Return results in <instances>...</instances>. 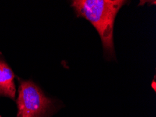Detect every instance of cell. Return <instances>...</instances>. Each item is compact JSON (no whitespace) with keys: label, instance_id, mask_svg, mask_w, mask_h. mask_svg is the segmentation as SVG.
Returning <instances> with one entry per match:
<instances>
[{"label":"cell","instance_id":"cell-4","mask_svg":"<svg viewBox=\"0 0 156 117\" xmlns=\"http://www.w3.org/2000/svg\"><path fill=\"white\" fill-rule=\"evenodd\" d=\"M0 117H2V116H0Z\"/></svg>","mask_w":156,"mask_h":117},{"label":"cell","instance_id":"cell-3","mask_svg":"<svg viewBox=\"0 0 156 117\" xmlns=\"http://www.w3.org/2000/svg\"><path fill=\"white\" fill-rule=\"evenodd\" d=\"M13 70L6 63L4 57L0 53V95L15 100L16 86L14 83Z\"/></svg>","mask_w":156,"mask_h":117},{"label":"cell","instance_id":"cell-1","mask_svg":"<svg viewBox=\"0 0 156 117\" xmlns=\"http://www.w3.org/2000/svg\"><path fill=\"white\" fill-rule=\"evenodd\" d=\"M122 0H75L72 2L78 17L87 19L100 36L104 54L107 60L115 59L113 24L118 12L126 3Z\"/></svg>","mask_w":156,"mask_h":117},{"label":"cell","instance_id":"cell-2","mask_svg":"<svg viewBox=\"0 0 156 117\" xmlns=\"http://www.w3.org/2000/svg\"><path fill=\"white\" fill-rule=\"evenodd\" d=\"M18 79L17 117H52L58 111V101L47 97L36 83Z\"/></svg>","mask_w":156,"mask_h":117}]
</instances>
